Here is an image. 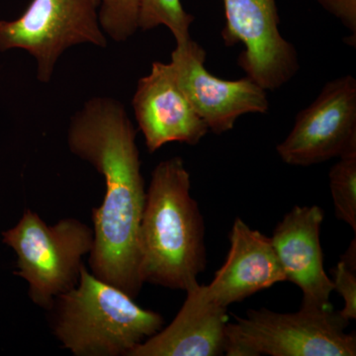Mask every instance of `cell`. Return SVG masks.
Wrapping results in <instances>:
<instances>
[{
	"instance_id": "6da1fadb",
	"label": "cell",
	"mask_w": 356,
	"mask_h": 356,
	"mask_svg": "<svg viewBox=\"0 0 356 356\" xmlns=\"http://www.w3.org/2000/svg\"><path fill=\"white\" fill-rule=\"evenodd\" d=\"M137 131L118 100L98 96L72 116L67 146L104 177L102 205L93 208L95 243L90 273L136 299L140 276L139 231L146 187L140 172Z\"/></svg>"
},
{
	"instance_id": "7a4b0ae2",
	"label": "cell",
	"mask_w": 356,
	"mask_h": 356,
	"mask_svg": "<svg viewBox=\"0 0 356 356\" xmlns=\"http://www.w3.org/2000/svg\"><path fill=\"white\" fill-rule=\"evenodd\" d=\"M191 175L179 156L152 172L139 231L143 284L186 292L206 267L203 217L191 195Z\"/></svg>"
},
{
	"instance_id": "3957f363",
	"label": "cell",
	"mask_w": 356,
	"mask_h": 356,
	"mask_svg": "<svg viewBox=\"0 0 356 356\" xmlns=\"http://www.w3.org/2000/svg\"><path fill=\"white\" fill-rule=\"evenodd\" d=\"M47 312L54 336L76 356H129L165 325L161 314L142 308L86 264L76 286L56 298Z\"/></svg>"
},
{
	"instance_id": "277c9868",
	"label": "cell",
	"mask_w": 356,
	"mask_h": 356,
	"mask_svg": "<svg viewBox=\"0 0 356 356\" xmlns=\"http://www.w3.org/2000/svg\"><path fill=\"white\" fill-rule=\"evenodd\" d=\"M1 236L17 257L14 274L27 281L30 299L46 311L56 298L76 286L83 257L95 243L93 229L86 222L65 218L48 225L30 209Z\"/></svg>"
},
{
	"instance_id": "5b68a950",
	"label": "cell",
	"mask_w": 356,
	"mask_h": 356,
	"mask_svg": "<svg viewBox=\"0 0 356 356\" xmlns=\"http://www.w3.org/2000/svg\"><path fill=\"white\" fill-rule=\"evenodd\" d=\"M348 322L330 308L301 306L296 313L261 309L248 311L226 327L229 356H355V334Z\"/></svg>"
},
{
	"instance_id": "8992f818",
	"label": "cell",
	"mask_w": 356,
	"mask_h": 356,
	"mask_svg": "<svg viewBox=\"0 0 356 356\" xmlns=\"http://www.w3.org/2000/svg\"><path fill=\"white\" fill-rule=\"evenodd\" d=\"M98 7V0H32L17 19L0 21V51H28L40 83H50L60 56L72 47L106 48Z\"/></svg>"
},
{
	"instance_id": "52a82bcc",
	"label": "cell",
	"mask_w": 356,
	"mask_h": 356,
	"mask_svg": "<svg viewBox=\"0 0 356 356\" xmlns=\"http://www.w3.org/2000/svg\"><path fill=\"white\" fill-rule=\"evenodd\" d=\"M226 46L243 44L238 64L247 76L266 90H275L296 76V48L282 36L275 0H222Z\"/></svg>"
},
{
	"instance_id": "ba28073f",
	"label": "cell",
	"mask_w": 356,
	"mask_h": 356,
	"mask_svg": "<svg viewBox=\"0 0 356 356\" xmlns=\"http://www.w3.org/2000/svg\"><path fill=\"white\" fill-rule=\"evenodd\" d=\"M356 149V79L346 74L325 84L300 111L291 132L276 147L285 163L310 166Z\"/></svg>"
},
{
	"instance_id": "9c48e42d",
	"label": "cell",
	"mask_w": 356,
	"mask_h": 356,
	"mask_svg": "<svg viewBox=\"0 0 356 356\" xmlns=\"http://www.w3.org/2000/svg\"><path fill=\"white\" fill-rule=\"evenodd\" d=\"M206 51L191 38L177 43L170 65L187 99L215 134L229 132L245 114H266V90L245 76L227 81L213 76L205 67Z\"/></svg>"
},
{
	"instance_id": "30bf717a",
	"label": "cell",
	"mask_w": 356,
	"mask_h": 356,
	"mask_svg": "<svg viewBox=\"0 0 356 356\" xmlns=\"http://www.w3.org/2000/svg\"><path fill=\"white\" fill-rule=\"evenodd\" d=\"M132 105L149 154L173 142L196 146L209 132L178 86L170 63L154 62L149 74L140 77Z\"/></svg>"
},
{
	"instance_id": "8fae6325",
	"label": "cell",
	"mask_w": 356,
	"mask_h": 356,
	"mask_svg": "<svg viewBox=\"0 0 356 356\" xmlns=\"http://www.w3.org/2000/svg\"><path fill=\"white\" fill-rule=\"evenodd\" d=\"M228 257L209 285L191 287L199 299L228 309L255 293L286 281L271 238L236 218L229 234Z\"/></svg>"
},
{
	"instance_id": "7c38bea8",
	"label": "cell",
	"mask_w": 356,
	"mask_h": 356,
	"mask_svg": "<svg viewBox=\"0 0 356 356\" xmlns=\"http://www.w3.org/2000/svg\"><path fill=\"white\" fill-rule=\"evenodd\" d=\"M324 218V211L317 205L295 206L270 238L286 281L301 289L302 306L308 308L332 307L334 285L325 270L320 241Z\"/></svg>"
},
{
	"instance_id": "4fadbf2b",
	"label": "cell",
	"mask_w": 356,
	"mask_h": 356,
	"mask_svg": "<svg viewBox=\"0 0 356 356\" xmlns=\"http://www.w3.org/2000/svg\"><path fill=\"white\" fill-rule=\"evenodd\" d=\"M228 323L227 309L208 305L188 290L170 325L139 344L129 356L224 355Z\"/></svg>"
},
{
	"instance_id": "5bb4252c",
	"label": "cell",
	"mask_w": 356,
	"mask_h": 356,
	"mask_svg": "<svg viewBox=\"0 0 356 356\" xmlns=\"http://www.w3.org/2000/svg\"><path fill=\"white\" fill-rule=\"evenodd\" d=\"M329 173L334 214L356 233V149L339 156Z\"/></svg>"
},
{
	"instance_id": "9a60e30c",
	"label": "cell",
	"mask_w": 356,
	"mask_h": 356,
	"mask_svg": "<svg viewBox=\"0 0 356 356\" xmlns=\"http://www.w3.org/2000/svg\"><path fill=\"white\" fill-rule=\"evenodd\" d=\"M193 15L186 13L181 0H140V29L143 31L165 26L177 43L191 38L189 29Z\"/></svg>"
},
{
	"instance_id": "2e32d148",
	"label": "cell",
	"mask_w": 356,
	"mask_h": 356,
	"mask_svg": "<svg viewBox=\"0 0 356 356\" xmlns=\"http://www.w3.org/2000/svg\"><path fill=\"white\" fill-rule=\"evenodd\" d=\"M100 26L115 42H126L140 29V0H98Z\"/></svg>"
},
{
	"instance_id": "e0dca14e",
	"label": "cell",
	"mask_w": 356,
	"mask_h": 356,
	"mask_svg": "<svg viewBox=\"0 0 356 356\" xmlns=\"http://www.w3.org/2000/svg\"><path fill=\"white\" fill-rule=\"evenodd\" d=\"M334 291L341 295L343 308L339 312L344 320L356 318V243L353 238L350 248L332 271Z\"/></svg>"
},
{
	"instance_id": "ac0fdd59",
	"label": "cell",
	"mask_w": 356,
	"mask_h": 356,
	"mask_svg": "<svg viewBox=\"0 0 356 356\" xmlns=\"http://www.w3.org/2000/svg\"><path fill=\"white\" fill-rule=\"evenodd\" d=\"M327 13L341 21V24L351 33L350 46L356 42V0H314Z\"/></svg>"
}]
</instances>
